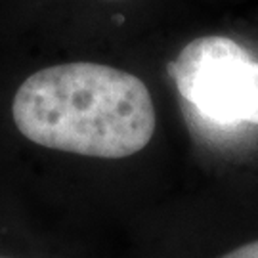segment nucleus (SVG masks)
I'll list each match as a JSON object with an SVG mask.
<instances>
[{"label":"nucleus","instance_id":"nucleus-1","mask_svg":"<svg viewBox=\"0 0 258 258\" xmlns=\"http://www.w3.org/2000/svg\"><path fill=\"white\" fill-rule=\"evenodd\" d=\"M8 136L27 151L88 163H113L140 153L155 132V107L146 83L98 61L40 67L16 86L6 113Z\"/></svg>","mask_w":258,"mask_h":258},{"label":"nucleus","instance_id":"nucleus-3","mask_svg":"<svg viewBox=\"0 0 258 258\" xmlns=\"http://www.w3.org/2000/svg\"><path fill=\"white\" fill-rule=\"evenodd\" d=\"M220 258H258V239L250 241L247 245H241L237 249H233L231 252L224 254Z\"/></svg>","mask_w":258,"mask_h":258},{"label":"nucleus","instance_id":"nucleus-4","mask_svg":"<svg viewBox=\"0 0 258 258\" xmlns=\"http://www.w3.org/2000/svg\"><path fill=\"white\" fill-rule=\"evenodd\" d=\"M113 2H115V0H113Z\"/></svg>","mask_w":258,"mask_h":258},{"label":"nucleus","instance_id":"nucleus-2","mask_svg":"<svg viewBox=\"0 0 258 258\" xmlns=\"http://www.w3.org/2000/svg\"><path fill=\"white\" fill-rule=\"evenodd\" d=\"M170 73L180 96L201 117L218 124H258V59L233 38H195Z\"/></svg>","mask_w":258,"mask_h":258}]
</instances>
